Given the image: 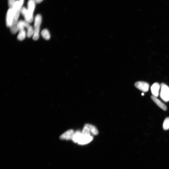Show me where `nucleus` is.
I'll list each match as a JSON object with an SVG mask.
<instances>
[{
  "mask_svg": "<svg viewBox=\"0 0 169 169\" xmlns=\"http://www.w3.org/2000/svg\"><path fill=\"white\" fill-rule=\"evenodd\" d=\"M24 0L17 1L13 7L12 9L14 12V17L11 30V32L13 34L16 33L18 31L17 29L18 20L21 12V9L22 7Z\"/></svg>",
  "mask_w": 169,
  "mask_h": 169,
  "instance_id": "nucleus-1",
  "label": "nucleus"
},
{
  "mask_svg": "<svg viewBox=\"0 0 169 169\" xmlns=\"http://www.w3.org/2000/svg\"><path fill=\"white\" fill-rule=\"evenodd\" d=\"M42 21L41 16L39 14L36 15L34 19V34L33 39L36 40L38 39L39 37L40 28Z\"/></svg>",
  "mask_w": 169,
  "mask_h": 169,
  "instance_id": "nucleus-2",
  "label": "nucleus"
},
{
  "mask_svg": "<svg viewBox=\"0 0 169 169\" xmlns=\"http://www.w3.org/2000/svg\"><path fill=\"white\" fill-rule=\"evenodd\" d=\"M160 96L161 98L166 102L169 101V87L164 83L161 84Z\"/></svg>",
  "mask_w": 169,
  "mask_h": 169,
  "instance_id": "nucleus-3",
  "label": "nucleus"
},
{
  "mask_svg": "<svg viewBox=\"0 0 169 169\" xmlns=\"http://www.w3.org/2000/svg\"><path fill=\"white\" fill-rule=\"evenodd\" d=\"M21 12L23 16L25 21L29 23L32 22L33 20V15L31 14L28 12L27 9L26 7H22L21 10Z\"/></svg>",
  "mask_w": 169,
  "mask_h": 169,
  "instance_id": "nucleus-4",
  "label": "nucleus"
},
{
  "mask_svg": "<svg viewBox=\"0 0 169 169\" xmlns=\"http://www.w3.org/2000/svg\"><path fill=\"white\" fill-rule=\"evenodd\" d=\"M134 86L137 88L144 92H148L149 88V84L144 81H137L134 84Z\"/></svg>",
  "mask_w": 169,
  "mask_h": 169,
  "instance_id": "nucleus-5",
  "label": "nucleus"
},
{
  "mask_svg": "<svg viewBox=\"0 0 169 169\" xmlns=\"http://www.w3.org/2000/svg\"><path fill=\"white\" fill-rule=\"evenodd\" d=\"M14 12L12 8H9L7 11L6 17V24L8 27L11 28L13 21Z\"/></svg>",
  "mask_w": 169,
  "mask_h": 169,
  "instance_id": "nucleus-6",
  "label": "nucleus"
},
{
  "mask_svg": "<svg viewBox=\"0 0 169 169\" xmlns=\"http://www.w3.org/2000/svg\"><path fill=\"white\" fill-rule=\"evenodd\" d=\"M93 139V137L91 135H84L82 134L78 144L81 145H85L91 142Z\"/></svg>",
  "mask_w": 169,
  "mask_h": 169,
  "instance_id": "nucleus-7",
  "label": "nucleus"
},
{
  "mask_svg": "<svg viewBox=\"0 0 169 169\" xmlns=\"http://www.w3.org/2000/svg\"><path fill=\"white\" fill-rule=\"evenodd\" d=\"M75 133L74 131L72 129L66 131L60 136V139L62 140H72Z\"/></svg>",
  "mask_w": 169,
  "mask_h": 169,
  "instance_id": "nucleus-8",
  "label": "nucleus"
},
{
  "mask_svg": "<svg viewBox=\"0 0 169 169\" xmlns=\"http://www.w3.org/2000/svg\"><path fill=\"white\" fill-rule=\"evenodd\" d=\"M160 86V84L157 83H155L152 84L151 87V90L152 95L156 97L158 96L159 90Z\"/></svg>",
  "mask_w": 169,
  "mask_h": 169,
  "instance_id": "nucleus-9",
  "label": "nucleus"
},
{
  "mask_svg": "<svg viewBox=\"0 0 169 169\" xmlns=\"http://www.w3.org/2000/svg\"><path fill=\"white\" fill-rule=\"evenodd\" d=\"M151 98L156 104L159 107L161 108L164 111H166L167 110V106H166L163 103H162L161 101L158 99L156 97L152 95L151 96Z\"/></svg>",
  "mask_w": 169,
  "mask_h": 169,
  "instance_id": "nucleus-10",
  "label": "nucleus"
},
{
  "mask_svg": "<svg viewBox=\"0 0 169 169\" xmlns=\"http://www.w3.org/2000/svg\"><path fill=\"white\" fill-rule=\"evenodd\" d=\"M36 2L34 0H29L27 4V10L30 13L33 15V12L35 9Z\"/></svg>",
  "mask_w": 169,
  "mask_h": 169,
  "instance_id": "nucleus-11",
  "label": "nucleus"
},
{
  "mask_svg": "<svg viewBox=\"0 0 169 169\" xmlns=\"http://www.w3.org/2000/svg\"><path fill=\"white\" fill-rule=\"evenodd\" d=\"M82 135V133L80 131H77L75 132L73 139L72 140L74 143H78Z\"/></svg>",
  "mask_w": 169,
  "mask_h": 169,
  "instance_id": "nucleus-12",
  "label": "nucleus"
},
{
  "mask_svg": "<svg viewBox=\"0 0 169 169\" xmlns=\"http://www.w3.org/2000/svg\"><path fill=\"white\" fill-rule=\"evenodd\" d=\"M87 125L90 128L92 134L94 135H98V131L96 127L92 125L89 124H87Z\"/></svg>",
  "mask_w": 169,
  "mask_h": 169,
  "instance_id": "nucleus-13",
  "label": "nucleus"
},
{
  "mask_svg": "<svg viewBox=\"0 0 169 169\" xmlns=\"http://www.w3.org/2000/svg\"><path fill=\"white\" fill-rule=\"evenodd\" d=\"M42 36L43 38L45 40H48L50 38V35L48 30L44 29L41 32Z\"/></svg>",
  "mask_w": 169,
  "mask_h": 169,
  "instance_id": "nucleus-14",
  "label": "nucleus"
},
{
  "mask_svg": "<svg viewBox=\"0 0 169 169\" xmlns=\"http://www.w3.org/2000/svg\"><path fill=\"white\" fill-rule=\"evenodd\" d=\"M26 32L24 30L19 31V33L17 36L18 40L22 41L23 40L26 38Z\"/></svg>",
  "mask_w": 169,
  "mask_h": 169,
  "instance_id": "nucleus-15",
  "label": "nucleus"
},
{
  "mask_svg": "<svg viewBox=\"0 0 169 169\" xmlns=\"http://www.w3.org/2000/svg\"><path fill=\"white\" fill-rule=\"evenodd\" d=\"M163 128L165 130H168L169 129V117L166 118L163 124Z\"/></svg>",
  "mask_w": 169,
  "mask_h": 169,
  "instance_id": "nucleus-16",
  "label": "nucleus"
},
{
  "mask_svg": "<svg viewBox=\"0 0 169 169\" xmlns=\"http://www.w3.org/2000/svg\"><path fill=\"white\" fill-rule=\"evenodd\" d=\"M27 29V36L28 37L30 38L33 36L34 34V28L31 26L28 28Z\"/></svg>",
  "mask_w": 169,
  "mask_h": 169,
  "instance_id": "nucleus-17",
  "label": "nucleus"
},
{
  "mask_svg": "<svg viewBox=\"0 0 169 169\" xmlns=\"http://www.w3.org/2000/svg\"><path fill=\"white\" fill-rule=\"evenodd\" d=\"M8 5L9 8H12L17 1L16 0H8Z\"/></svg>",
  "mask_w": 169,
  "mask_h": 169,
  "instance_id": "nucleus-18",
  "label": "nucleus"
},
{
  "mask_svg": "<svg viewBox=\"0 0 169 169\" xmlns=\"http://www.w3.org/2000/svg\"><path fill=\"white\" fill-rule=\"evenodd\" d=\"M43 0H34L36 3H40Z\"/></svg>",
  "mask_w": 169,
  "mask_h": 169,
  "instance_id": "nucleus-19",
  "label": "nucleus"
},
{
  "mask_svg": "<svg viewBox=\"0 0 169 169\" xmlns=\"http://www.w3.org/2000/svg\"><path fill=\"white\" fill-rule=\"evenodd\" d=\"M142 96H143L144 95V93H142Z\"/></svg>",
  "mask_w": 169,
  "mask_h": 169,
  "instance_id": "nucleus-20",
  "label": "nucleus"
}]
</instances>
